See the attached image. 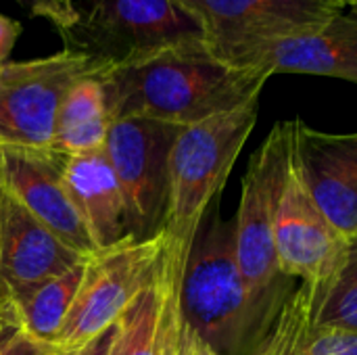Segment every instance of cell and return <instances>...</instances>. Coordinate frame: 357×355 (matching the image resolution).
Masks as SVG:
<instances>
[{"mask_svg":"<svg viewBox=\"0 0 357 355\" xmlns=\"http://www.w3.org/2000/svg\"><path fill=\"white\" fill-rule=\"evenodd\" d=\"M270 75L215 59L205 42L178 44L102 73L111 121L146 117L192 126L259 98Z\"/></svg>","mask_w":357,"mask_h":355,"instance_id":"6da1fadb","label":"cell"},{"mask_svg":"<svg viewBox=\"0 0 357 355\" xmlns=\"http://www.w3.org/2000/svg\"><path fill=\"white\" fill-rule=\"evenodd\" d=\"M284 305L251 293L236 262L234 220L218 209L205 216L180 287L184 326L215 355H259Z\"/></svg>","mask_w":357,"mask_h":355,"instance_id":"7a4b0ae2","label":"cell"},{"mask_svg":"<svg viewBox=\"0 0 357 355\" xmlns=\"http://www.w3.org/2000/svg\"><path fill=\"white\" fill-rule=\"evenodd\" d=\"M259 115V98L186 126L169 153V192L163 232L184 251L192 249L197 232L224 190L226 180L251 136Z\"/></svg>","mask_w":357,"mask_h":355,"instance_id":"3957f363","label":"cell"},{"mask_svg":"<svg viewBox=\"0 0 357 355\" xmlns=\"http://www.w3.org/2000/svg\"><path fill=\"white\" fill-rule=\"evenodd\" d=\"M52 27L65 48L109 69L178 44L203 42L201 23L176 0H71Z\"/></svg>","mask_w":357,"mask_h":355,"instance_id":"277c9868","label":"cell"},{"mask_svg":"<svg viewBox=\"0 0 357 355\" xmlns=\"http://www.w3.org/2000/svg\"><path fill=\"white\" fill-rule=\"evenodd\" d=\"M291 144L293 119L276 123L249 159L234 218V247L243 278L253 295L282 303L297 291L293 280L280 272L274 245V222Z\"/></svg>","mask_w":357,"mask_h":355,"instance_id":"5b68a950","label":"cell"},{"mask_svg":"<svg viewBox=\"0 0 357 355\" xmlns=\"http://www.w3.org/2000/svg\"><path fill=\"white\" fill-rule=\"evenodd\" d=\"M165 251V232L138 241L134 236L96 251L84 264V276L56 337L61 355H73L117 324L134 299L155 280Z\"/></svg>","mask_w":357,"mask_h":355,"instance_id":"8992f818","label":"cell"},{"mask_svg":"<svg viewBox=\"0 0 357 355\" xmlns=\"http://www.w3.org/2000/svg\"><path fill=\"white\" fill-rule=\"evenodd\" d=\"M109 67L63 48L54 54L0 65V144L50 149L59 109L84 77H102Z\"/></svg>","mask_w":357,"mask_h":355,"instance_id":"52a82bcc","label":"cell"},{"mask_svg":"<svg viewBox=\"0 0 357 355\" xmlns=\"http://www.w3.org/2000/svg\"><path fill=\"white\" fill-rule=\"evenodd\" d=\"M182 126L123 117L113 119L105 155L119 182L130 236L144 241L163 230L169 192V153Z\"/></svg>","mask_w":357,"mask_h":355,"instance_id":"ba28073f","label":"cell"},{"mask_svg":"<svg viewBox=\"0 0 357 355\" xmlns=\"http://www.w3.org/2000/svg\"><path fill=\"white\" fill-rule=\"evenodd\" d=\"M203 29L207 50L245 69L247 59L268 42L307 31L345 6L341 0H176Z\"/></svg>","mask_w":357,"mask_h":355,"instance_id":"9c48e42d","label":"cell"},{"mask_svg":"<svg viewBox=\"0 0 357 355\" xmlns=\"http://www.w3.org/2000/svg\"><path fill=\"white\" fill-rule=\"evenodd\" d=\"M274 245L280 272L316 289L333 278L347 249V243L314 201L295 163L293 144L276 209Z\"/></svg>","mask_w":357,"mask_h":355,"instance_id":"30bf717a","label":"cell"},{"mask_svg":"<svg viewBox=\"0 0 357 355\" xmlns=\"http://www.w3.org/2000/svg\"><path fill=\"white\" fill-rule=\"evenodd\" d=\"M65 155L0 144V190L84 257L96 253L63 178Z\"/></svg>","mask_w":357,"mask_h":355,"instance_id":"8fae6325","label":"cell"},{"mask_svg":"<svg viewBox=\"0 0 357 355\" xmlns=\"http://www.w3.org/2000/svg\"><path fill=\"white\" fill-rule=\"evenodd\" d=\"M295 163L326 220L345 243L357 241V132L328 134L293 119Z\"/></svg>","mask_w":357,"mask_h":355,"instance_id":"7c38bea8","label":"cell"},{"mask_svg":"<svg viewBox=\"0 0 357 355\" xmlns=\"http://www.w3.org/2000/svg\"><path fill=\"white\" fill-rule=\"evenodd\" d=\"M245 69L307 73L357 84V13H337L314 29L287 36L257 48Z\"/></svg>","mask_w":357,"mask_h":355,"instance_id":"4fadbf2b","label":"cell"},{"mask_svg":"<svg viewBox=\"0 0 357 355\" xmlns=\"http://www.w3.org/2000/svg\"><path fill=\"white\" fill-rule=\"evenodd\" d=\"M88 257L65 245L25 207L2 192L0 282L4 295L71 272Z\"/></svg>","mask_w":357,"mask_h":355,"instance_id":"5bb4252c","label":"cell"},{"mask_svg":"<svg viewBox=\"0 0 357 355\" xmlns=\"http://www.w3.org/2000/svg\"><path fill=\"white\" fill-rule=\"evenodd\" d=\"M63 178L96 251L130 239L126 201L105 149L65 157Z\"/></svg>","mask_w":357,"mask_h":355,"instance_id":"9a60e30c","label":"cell"},{"mask_svg":"<svg viewBox=\"0 0 357 355\" xmlns=\"http://www.w3.org/2000/svg\"><path fill=\"white\" fill-rule=\"evenodd\" d=\"M84 264L63 276L15 289L4 295V312L13 318L19 333L38 343L54 347L75 301L84 276Z\"/></svg>","mask_w":357,"mask_h":355,"instance_id":"2e32d148","label":"cell"},{"mask_svg":"<svg viewBox=\"0 0 357 355\" xmlns=\"http://www.w3.org/2000/svg\"><path fill=\"white\" fill-rule=\"evenodd\" d=\"M109 126L111 117L100 77H84L71 86L59 109L50 151L65 157L98 151L105 146Z\"/></svg>","mask_w":357,"mask_h":355,"instance_id":"e0dca14e","label":"cell"},{"mask_svg":"<svg viewBox=\"0 0 357 355\" xmlns=\"http://www.w3.org/2000/svg\"><path fill=\"white\" fill-rule=\"evenodd\" d=\"M316 293L318 308L312 331L357 335V241L347 243L341 266Z\"/></svg>","mask_w":357,"mask_h":355,"instance_id":"ac0fdd59","label":"cell"},{"mask_svg":"<svg viewBox=\"0 0 357 355\" xmlns=\"http://www.w3.org/2000/svg\"><path fill=\"white\" fill-rule=\"evenodd\" d=\"M159 272L155 280L134 299V303L117 320V337H115L117 355H161Z\"/></svg>","mask_w":357,"mask_h":355,"instance_id":"d6986e66","label":"cell"},{"mask_svg":"<svg viewBox=\"0 0 357 355\" xmlns=\"http://www.w3.org/2000/svg\"><path fill=\"white\" fill-rule=\"evenodd\" d=\"M299 355H357V335L310 331L299 345Z\"/></svg>","mask_w":357,"mask_h":355,"instance_id":"ffe728a7","label":"cell"},{"mask_svg":"<svg viewBox=\"0 0 357 355\" xmlns=\"http://www.w3.org/2000/svg\"><path fill=\"white\" fill-rule=\"evenodd\" d=\"M0 355H61V352L52 345H44L38 343L29 337H25L23 333H17L2 349Z\"/></svg>","mask_w":357,"mask_h":355,"instance_id":"44dd1931","label":"cell"},{"mask_svg":"<svg viewBox=\"0 0 357 355\" xmlns=\"http://www.w3.org/2000/svg\"><path fill=\"white\" fill-rule=\"evenodd\" d=\"M15 2L27 6L31 15L42 17L52 25L63 19V15L67 13V8L71 4V0H15Z\"/></svg>","mask_w":357,"mask_h":355,"instance_id":"7402d4cb","label":"cell"},{"mask_svg":"<svg viewBox=\"0 0 357 355\" xmlns=\"http://www.w3.org/2000/svg\"><path fill=\"white\" fill-rule=\"evenodd\" d=\"M21 33V25L4 15H0V65L6 63L17 38Z\"/></svg>","mask_w":357,"mask_h":355,"instance_id":"603a6c76","label":"cell"},{"mask_svg":"<svg viewBox=\"0 0 357 355\" xmlns=\"http://www.w3.org/2000/svg\"><path fill=\"white\" fill-rule=\"evenodd\" d=\"M115 337H117V324L111 326L109 331H105L100 337H96L94 341H90L86 347H82L79 352H75L73 355H109L111 349H113Z\"/></svg>","mask_w":357,"mask_h":355,"instance_id":"cb8c5ba5","label":"cell"},{"mask_svg":"<svg viewBox=\"0 0 357 355\" xmlns=\"http://www.w3.org/2000/svg\"><path fill=\"white\" fill-rule=\"evenodd\" d=\"M184 355H215L184 326Z\"/></svg>","mask_w":357,"mask_h":355,"instance_id":"d4e9b609","label":"cell"},{"mask_svg":"<svg viewBox=\"0 0 357 355\" xmlns=\"http://www.w3.org/2000/svg\"><path fill=\"white\" fill-rule=\"evenodd\" d=\"M17 333H19V328H17V324L13 322V318H10L8 314L0 312V349H2Z\"/></svg>","mask_w":357,"mask_h":355,"instance_id":"484cf974","label":"cell"},{"mask_svg":"<svg viewBox=\"0 0 357 355\" xmlns=\"http://www.w3.org/2000/svg\"><path fill=\"white\" fill-rule=\"evenodd\" d=\"M259 355H278V343H276V337L272 335V339L266 343V347L259 352Z\"/></svg>","mask_w":357,"mask_h":355,"instance_id":"4316f807","label":"cell"},{"mask_svg":"<svg viewBox=\"0 0 357 355\" xmlns=\"http://www.w3.org/2000/svg\"><path fill=\"white\" fill-rule=\"evenodd\" d=\"M0 218H2V190H0ZM0 312H4V291H2V282H0Z\"/></svg>","mask_w":357,"mask_h":355,"instance_id":"83f0119b","label":"cell"},{"mask_svg":"<svg viewBox=\"0 0 357 355\" xmlns=\"http://www.w3.org/2000/svg\"><path fill=\"white\" fill-rule=\"evenodd\" d=\"M341 2H343L345 8H354L357 13V0H341Z\"/></svg>","mask_w":357,"mask_h":355,"instance_id":"f1b7e54d","label":"cell"}]
</instances>
